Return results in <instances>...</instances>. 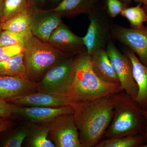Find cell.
Wrapping results in <instances>:
<instances>
[{"instance_id": "8d00e7d4", "label": "cell", "mask_w": 147, "mask_h": 147, "mask_svg": "<svg viewBox=\"0 0 147 147\" xmlns=\"http://www.w3.org/2000/svg\"><path fill=\"white\" fill-rule=\"evenodd\" d=\"M61 1V0H52V1L55 3L60 2Z\"/></svg>"}, {"instance_id": "277c9868", "label": "cell", "mask_w": 147, "mask_h": 147, "mask_svg": "<svg viewBox=\"0 0 147 147\" xmlns=\"http://www.w3.org/2000/svg\"><path fill=\"white\" fill-rule=\"evenodd\" d=\"M23 54L26 76L33 82L41 79L49 69L72 56L34 36L24 47Z\"/></svg>"}, {"instance_id": "ac0fdd59", "label": "cell", "mask_w": 147, "mask_h": 147, "mask_svg": "<svg viewBox=\"0 0 147 147\" xmlns=\"http://www.w3.org/2000/svg\"><path fill=\"white\" fill-rule=\"evenodd\" d=\"M50 123L35 124L31 127L27 137L28 145L31 147H55V145L49 138Z\"/></svg>"}, {"instance_id": "9a60e30c", "label": "cell", "mask_w": 147, "mask_h": 147, "mask_svg": "<svg viewBox=\"0 0 147 147\" xmlns=\"http://www.w3.org/2000/svg\"><path fill=\"white\" fill-rule=\"evenodd\" d=\"M124 53L131 61L133 76L138 87L135 102L142 110H147V66L144 65L136 55L127 47L125 49Z\"/></svg>"}, {"instance_id": "cb8c5ba5", "label": "cell", "mask_w": 147, "mask_h": 147, "mask_svg": "<svg viewBox=\"0 0 147 147\" xmlns=\"http://www.w3.org/2000/svg\"><path fill=\"white\" fill-rule=\"evenodd\" d=\"M30 9L29 0H4L3 14L2 23L17 14Z\"/></svg>"}, {"instance_id": "1f68e13d", "label": "cell", "mask_w": 147, "mask_h": 147, "mask_svg": "<svg viewBox=\"0 0 147 147\" xmlns=\"http://www.w3.org/2000/svg\"><path fill=\"white\" fill-rule=\"evenodd\" d=\"M143 112L144 116L145 121H146V126H145L144 133L146 140L147 142V110H143Z\"/></svg>"}, {"instance_id": "4fadbf2b", "label": "cell", "mask_w": 147, "mask_h": 147, "mask_svg": "<svg viewBox=\"0 0 147 147\" xmlns=\"http://www.w3.org/2000/svg\"><path fill=\"white\" fill-rule=\"evenodd\" d=\"M36 83L28 77L0 76V98L6 100L37 91Z\"/></svg>"}, {"instance_id": "83f0119b", "label": "cell", "mask_w": 147, "mask_h": 147, "mask_svg": "<svg viewBox=\"0 0 147 147\" xmlns=\"http://www.w3.org/2000/svg\"><path fill=\"white\" fill-rule=\"evenodd\" d=\"M12 115L9 103L4 99L0 98V117L9 118Z\"/></svg>"}, {"instance_id": "3957f363", "label": "cell", "mask_w": 147, "mask_h": 147, "mask_svg": "<svg viewBox=\"0 0 147 147\" xmlns=\"http://www.w3.org/2000/svg\"><path fill=\"white\" fill-rule=\"evenodd\" d=\"M114 113L105 132V139H113L144 132L146 121L143 110L124 91L110 96Z\"/></svg>"}, {"instance_id": "7402d4cb", "label": "cell", "mask_w": 147, "mask_h": 147, "mask_svg": "<svg viewBox=\"0 0 147 147\" xmlns=\"http://www.w3.org/2000/svg\"><path fill=\"white\" fill-rule=\"evenodd\" d=\"M31 9L23 11L3 23V30L22 32L30 28Z\"/></svg>"}, {"instance_id": "f1b7e54d", "label": "cell", "mask_w": 147, "mask_h": 147, "mask_svg": "<svg viewBox=\"0 0 147 147\" xmlns=\"http://www.w3.org/2000/svg\"><path fill=\"white\" fill-rule=\"evenodd\" d=\"M11 126V121L8 118L0 117V133L8 130Z\"/></svg>"}, {"instance_id": "d590c367", "label": "cell", "mask_w": 147, "mask_h": 147, "mask_svg": "<svg viewBox=\"0 0 147 147\" xmlns=\"http://www.w3.org/2000/svg\"><path fill=\"white\" fill-rule=\"evenodd\" d=\"M2 23L0 22V36H1V33L2 32L3 30L2 29Z\"/></svg>"}, {"instance_id": "e0dca14e", "label": "cell", "mask_w": 147, "mask_h": 147, "mask_svg": "<svg viewBox=\"0 0 147 147\" xmlns=\"http://www.w3.org/2000/svg\"><path fill=\"white\" fill-rule=\"evenodd\" d=\"M97 0H61L57 6L48 9L62 18H72L82 14H88L95 7Z\"/></svg>"}, {"instance_id": "e575fe53", "label": "cell", "mask_w": 147, "mask_h": 147, "mask_svg": "<svg viewBox=\"0 0 147 147\" xmlns=\"http://www.w3.org/2000/svg\"><path fill=\"white\" fill-rule=\"evenodd\" d=\"M143 7H144V9H145V11H146V13L147 16V5H144V6H143ZM146 26L147 27V21H146Z\"/></svg>"}, {"instance_id": "52a82bcc", "label": "cell", "mask_w": 147, "mask_h": 147, "mask_svg": "<svg viewBox=\"0 0 147 147\" xmlns=\"http://www.w3.org/2000/svg\"><path fill=\"white\" fill-rule=\"evenodd\" d=\"M106 50L118 77L122 90L135 101L138 93V87L133 76L130 59L126 55L120 52L112 39L108 42Z\"/></svg>"}, {"instance_id": "ba28073f", "label": "cell", "mask_w": 147, "mask_h": 147, "mask_svg": "<svg viewBox=\"0 0 147 147\" xmlns=\"http://www.w3.org/2000/svg\"><path fill=\"white\" fill-rule=\"evenodd\" d=\"M48 136L56 147H83L74 114L61 115L50 122Z\"/></svg>"}, {"instance_id": "836d02e7", "label": "cell", "mask_w": 147, "mask_h": 147, "mask_svg": "<svg viewBox=\"0 0 147 147\" xmlns=\"http://www.w3.org/2000/svg\"><path fill=\"white\" fill-rule=\"evenodd\" d=\"M120 1L123 2L127 6L131 3L132 0H120Z\"/></svg>"}, {"instance_id": "d4e9b609", "label": "cell", "mask_w": 147, "mask_h": 147, "mask_svg": "<svg viewBox=\"0 0 147 147\" xmlns=\"http://www.w3.org/2000/svg\"><path fill=\"white\" fill-rule=\"evenodd\" d=\"M33 123L22 125L5 138L1 144L3 147H20L26 139Z\"/></svg>"}, {"instance_id": "5bb4252c", "label": "cell", "mask_w": 147, "mask_h": 147, "mask_svg": "<svg viewBox=\"0 0 147 147\" xmlns=\"http://www.w3.org/2000/svg\"><path fill=\"white\" fill-rule=\"evenodd\" d=\"M6 100L12 104L28 106L58 107L73 105L65 96L37 91Z\"/></svg>"}, {"instance_id": "7c38bea8", "label": "cell", "mask_w": 147, "mask_h": 147, "mask_svg": "<svg viewBox=\"0 0 147 147\" xmlns=\"http://www.w3.org/2000/svg\"><path fill=\"white\" fill-rule=\"evenodd\" d=\"M30 29L34 36L44 42H48L53 31L62 23L59 15L38 7L31 9Z\"/></svg>"}, {"instance_id": "5b68a950", "label": "cell", "mask_w": 147, "mask_h": 147, "mask_svg": "<svg viewBox=\"0 0 147 147\" xmlns=\"http://www.w3.org/2000/svg\"><path fill=\"white\" fill-rule=\"evenodd\" d=\"M80 54L71 56L48 69L36 83L37 91L65 97L73 82Z\"/></svg>"}, {"instance_id": "30bf717a", "label": "cell", "mask_w": 147, "mask_h": 147, "mask_svg": "<svg viewBox=\"0 0 147 147\" xmlns=\"http://www.w3.org/2000/svg\"><path fill=\"white\" fill-rule=\"evenodd\" d=\"M9 103L12 115L19 116L33 124L50 123L61 115L74 113L72 105L58 107H37Z\"/></svg>"}, {"instance_id": "603a6c76", "label": "cell", "mask_w": 147, "mask_h": 147, "mask_svg": "<svg viewBox=\"0 0 147 147\" xmlns=\"http://www.w3.org/2000/svg\"><path fill=\"white\" fill-rule=\"evenodd\" d=\"M33 36L30 28L22 32L3 30L0 36V45H19L24 47Z\"/></svg>"}, {"instance_id": "f546056e", "label": "cell", "mask_w": 147, "mask_h": 147, "mask_svg": "<svg viewBox=\"0 0 147 147\" xmlns=\"http://www.w3.org/2000/svg\"><path fill=\"white\" fill-rule=\"evenodd\" d=\"M46 0H29L30 9L38 7L37 6L40 4H42L45 2Z\"/></svg>"}, {"instance_id": "8992f818", "label": "cell", "mask_w": 147, "mask_h": 147, "mask_svg": "<svg viewBox=\"0 0 147 147\" xmlns=\"http://www.w3.org/2000/svg\"><path fill=\"white\" fill-rule=\"evenodd\" d=\"M88 15L89 26L86 34L82 38L87 54L90 55L98 49H106L108 42L112 39V24L108 13L95 7Z\"/></svg>"}, {"instance_id": "2e32d148", "label": "cell", "mask_w": 147, "mask_h": 147, "mask_svg": "<svg viewBox=\"0 0 147 147\" xmlns=\"http://www.w3.org/2000/svg\"><path fill=\"white\" fill-rule=\"evenodd\" d=\"M89 56L93 70L100 80L109 84H120L106 49H98Z\"/></svg>"}, {"instance_id": "8fae6325", "label": "cell", "mask_w": 147, "mask_h": 147, "mask_svg": "<svg viewBox=\"0 0 147 147\" xmlns=\"http://www.w3.org/2000/svg\"><path fill=\"white\" fill-rule=\"evenodd\" d=\"M48 42L58 50L71 56L86 51L82 37L74 34L63 22L53 31Z\"/></svg>"}, {"instance_id": "d6986e66", "label": "cell", "mask_w": 147, "mask_h": 147, "mask_svg": "<svg viewBox=\"0 0 147 147\" xmlns=\"http://www.w3.org/2000/svg\"><path fill=\"white\" fill-rule=\"evenodd\" d=\"M144 132L113 139H105L96 147H142L146 143Z\"/></svg>"}, {"instance_id": "44dd1931", "label": "cell", "mask_w": 147, "mask_h": 147, "mask_svg": "<svg viewBox=\"0 0 147 147\" xmlns=\"http://www.w3.org/2000/svg\"><path fill=\"white\" fill-rule=\"evenodd\" d=\"M142 5V3H138L135 6L127 7L124 9L120 14L127 19L132 28L141 29L145 27L144 24L147 21V16Z\"/></svg>"}, {"instance_id": "ffe728a7", "label": "cell", "mask_w": 147, "mask_h": 147, "mask_svg": "<svg viewBox=\"0 0 147 147\" xmlns=\"http://www.w3.org/2000/svg\"><path fill=\"white\" fill-rule=\"evenodd\" d=\"M4 75L27 77L23 53L0 61V76Z\"/></svg>"}, {"instance_id": "74e56055", "label": "cell", "mask_w": 147, "mask_h": 147, "mask_svg": "<svg viewBox=\"0 0 147 147\" xmlns=\"http://www.w3.org/2000/svg\"><path fill=\"white\" fill-rule=\"evenodd\" d=\"M142 147H147V144H145L144 145H143Z\"/></svg>"}, {"instance_id": "4dcf8cb0", "label": "cell", "mask_w": 147, "mask_h": 147, "mask_svg": "<svg viewBox=\"0 0 147 147\" xmlns=\"http://www.w3.org/2000/svg\"><path fill=\"white\" fill-rule=\"evenodd\" d=\"M4 0H0V22H1L3 14Z\"/></svg>"}, {"instance_id": "7a4b0ae2", "label": "cell", "mask_w": 147, "mask_h": 147, "mask_svg": "<svg viewBox=\"0 0 147 147\" xmlns=\"http://www.w3.org/2000/svg\"><path fill=\"white\" fill-rule=\"evenodd\" d=\"M121 91L120 84L106 83L96 75L86 51L79 56L73 82L65 97L73 104L110 96Z\"/></svg>"}, {"instance_id": "484cf974", "label": "cell", "mask_w": 147, "mask_h": 147, "mask_svg": "<svg viewBox=\"0 0 147 147\" xmlns=\"http://www.w3.org/2000/svg\"><path fill=\"white\" fill-rule=\"evenodd\" d=\"M24 47L19 45H0V61L9 59L24 53Z\"/></svg>"}, {"instance_id": "4316f807", "label": "cell", "mask_w": 147, "mask_h": 147, "mask_svg": "<svg viewBox=\"0 0 147 147\" xmlns=\"http://www.w3.org/2000/svg\"><path fill=\"white\" fill-rule=\"evenodd\" d=\"M107 13L110 17L115 18L120 14L127 6L120 0H106Z\"/></svg>"}, {"instance_id": "9c48e42d", "label": "cell", "mask_w": 147, "mask_h": 147, "mask_svg": "<svg viewBox=\"0 0 147 147\" xmlns=\"http://www.w3.org/2000/svg\"><path fill=\"white\" fill-rule=\"evenodd\" d=\"M112 38L125 45L147 66V27L134 29L112 24Z\"/></svg>"}, {"instance_id": "d6a6232c", "label": "cell", "mask_w": 147, "mask_h": 147, "mask_svg": "<svg viewBox=\"0 0 147 147\" xmlns=\"http://www.w3.org/2000/svg\"><path fill=\"white\" fill-rule=\"evenodd\" d=\"M138 3H140L144 5H147V0H132Z\"/></svg>"}, {"instance_id": "6da1fadb", "label": "cell", "mask_w": 147, "mask_h": 147, "mask_svg": "<svg viewBox=\"0 0 147 147\" xmlns=\"http://www.w3.org/2000/svg\"><path fill=\"white\" fill-rule=\"evenodd\" d=\"M72 106L82 147H96L104 138L113 118L114 109L110 96L75 102Z\"/></svg>"}]
</instances>
